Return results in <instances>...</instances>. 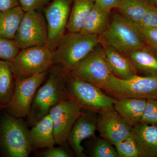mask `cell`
<instances>
[{
  "instance_id": "6da1fadb",
  "label": "cell",
  "mask_w": 157,
  "mask_h": 157,
  "mask_svg": "<svg viewBox=\"0 0 157 157\" xmlns=\"http://www.w3.org/2000/svg\"><path fill=\"white\" fill-rule=\"evenodd\" d=\"M49 71L45 83L37 90L27 116L33 126L48 115L52 108L68 98L67 71L58 66L52 67Z\"/></svg>"
},
{
  "instance_id": "7a4b0ae2",
  "label": "cell",
  "mask_w": 157,
  "mask_h": 157,
  "mask_svg": "<svg viewBox=\"0 0 157 157\" xmlns=\"http://www.w3.org/2000/svg\"><path fill=\"white\" fill-rule=\"evenodd\" d=\"M99 37L103 46L127 56L134 51L147 48L137 25L119 13L113 14L107 28Z\"/></svg>"
},
{
  "instance_id": "3957f363",
  "label": "cell",
  "mask_w": 157,
  "mask_h": 157,
  "mask_svg": "<svg viewBox=\"0 0 157 157\" xmlns=\"http://www.w3.org/2000/svg\"><path fill=\"white\" fill-rule=\"evenodd\" d=\"M100 43L98 35L68 32L53 49V65L70 72Z\"/></svg>"
},
{
  "instance_id": "277c9868",
  "label": "cell",
  "mask_w": 157,
  "mask_h": 157,
  "mask_svg": "<svg viewBox=\"0 0 157 157\" xmlns=\"http://www.w3.org/2000/svg\"><path fill=\"white\" fill-rule=\"evenodd\" d=\"M67 73L68 98L82 110L98 113L102 110L113 109L115 98L105 94L94 85Z\"/></svg>"
},
{
  "instance_id": "5b68a950",
  "label": "cell",
  "mask_w": 157,
  "mask_h": 157,
  "mask_svg": "<svg viewBox=\"0 0 157 157\" xmlns=\"http://www.w3.org/2000/svg\"><path fill=\"white\" fill-rule=\"evenodd\" d=\"M0 144L8 157H28L33 148L29 139V130L22 118L10 113L0 122Z\"/></svg>"
},
{
  "instance_id": "8992f818",
  "label": "cell",
  "mask_w": 157,
  "mask_h": 157,
  "mask_svg": "<svg viewBox=\"0 0 157 157\" xmlns=\"http://www.w3.org/2000/svg\"><path fill=\"white\" fill-rule=\"evenodd\" d=\"M11 63L15 79L49 71L53 65V50L47 45L21 49Z\"/></svg>"
},
{
  "instance_id": "52a82bcc",
  "label": "cell",
  "mask_w": 157,
  "mask_h": 157,
  "mask_svg": "<svg viewBox=\"0 0 157 157\" xmlns=\"http://www.w3.org/2000/svg\"><path fill=\"white\" fill-rule=\"evenodd\" d=\"M71 75L108 92L112 75L107 66L101 43L69 72Z\"/></svg>"
},
{
  "instance_id": "ba28073f",
  "label": "cell",
  "mask_w": 157,
  "mask_h": 157,
  "mask_svg": "<svg viewBox=\"0 0 157 157\" xmlns=\"http://www.w3.org/2000/svg\"><path fill=\"white\" fill-rule=\"evenodd\" d=\"M108 93L115 98L157 99V76L137 75L128 79L112 74Z\"/></svg>"
},
{
  "instance_id": "9c48e42d",
  "label": "cell",
  "mask_w": 157,
  "mask_h": 157,
  "mask_svg": "<svg viewBox=\"0 0 157 157\" xmlns=\"http://www.w3.org/2000/svg\"><path fill=\"white\" fill-rule=\"evenodd\" d=\"M14 40L20 50L33 46H49L48 27L44 16L37 10L25 12Z\"/></svg>"
},
{
  "instance_id": "30bf717a",
  "label": "cell",
  "mask_w": 157,
  "mask_h": 157,
  "mask_svg": "<svg viewBox=\"0 0 157 157\" xmlns=\"http://www.w3.org/2000/svg\"><path fill=\"white\" fill-rule=\"evenodd\" d=\"M48 71L21 79H15L14 93L8 111L14 117H27L37 90L47 78Z\"/></svg>"
},
{
  "instance_id": "8fae6325",
  "label": "cell",
  "mask_w": 157,
  "mask_h": 157,
  "mask_svg": "<svg viewBox=\"0 0 157 157\" xmlns=\"http://www.w3.org/2000/svg\"><path fill=\"white\" fill-rule=\"evenodd\" d=\"M82 111L81 107L69 98L51 109L48 114L53 123L56 144L63 145L67 141L71 129Z\"/></svg>"
},
{
  "instance_id": "7c38bea8",
  "label": "cell",
  "mask_w": 157,
  "mask_h": 157,
  "mask_svg": "<svg viewBox=\"0 0 157 157\" xmlns=\"http://www.w3.org/2000/svg\"><path fill=\"white\" fill-rule=\"evenodd\" d=\"M73 0H52L45 11L48 43L53 50L65 34Z\"/></svg>"
},
{
  "instance_id": "4fadbf2b",
  "label": "cell",
  "mask_w": 157,
  "mask_h": 157,
  "mask_svg": "<svg viewBox=\"0 0 157 157\" xmlns=\"http://www.w3.org/2000/svg\"><path fill=\"white\" fill-rule=\"evenodd\" d=\"M97 130L101 137L112 145L131 136L132 127L113 109L98 113Z\"/></svg>"
},
{
  "instance_id": "5bb4252c",
  "label": "cell",
  "mask_w": 157,
  "mask_h": 157,
  "mask_svg": "<svg viewBox=\"0 0 157 157\" xmlns=\"http://www.w3.org/2000/svg\"><path fill=\"white\" fill-rule=\"evenodd\" d=\"M97 113L83 110L73 125L67 141L76 156L86 157L82 143L95 136L97 130Z\"/></svg>"
},
{
  "instance_id": "9a60e30c",
  "label": "cell",
  "mask_w": 157,
  "mask_h": 157,
  "mask_svg": "<svg viewBox=\"0 0 157 157\" xmlns=\"http://www.w3.org/2000/svg\"><path fill=\"white\" fill-rule=\"evenodd\" d=\"M139 157H157V126L139 124L132 127Z\"/></svg>"
},
{
  "instance_id": "2e32d148",
  "label": "cell",
  "mask_w": 157,
  "mask_h": 157,
  "mask_svg": "<svg viewBox=\"0 0 157 157\" xmlns=\"http://www.w3.org/2000/svg\"><path fill=\"white\" fill-rule=\"evenodd\" d=\"M103 46L107 66L113 75L121 79H128L137 75L128 56L113 48Z\"/></svg>"
},
{
  "instance_id": "e0dca14e",
  "label": "cell",
  "mask_w": 157,
  "mask_h": 157,
  "mask_svg": "<svg viewBox=\"0 0 157 157\" xmlns=\"http://www.w3.org/2000/svg\"><path fill=\"white\" fill-rule=\"evenodd\" d=\"M147 100L139 98H116L113 109L132 127L140 124Z\"/></svg>"
},
{
  "instance_id": "ac0fdd59",
  "label": "cell",
  "mask_w": 157,
  "mask_h": 157,
  "mask_svg": "<svg viewBox=\"0 0 157 157\" xmlns=\"http://www.w3.org/2000/svg\"><path fill=\"white\" fill-rule=\"evenodd\" d=\"M29 139L33 149L51 148L56 144L53 123L48 114L29 130Z\"/></svg>"
},
{
  "instance_id": "d6986e66",
  "label": "cell",
  "mask_w": 157,
  "mask_h": 157,
  "mask_svg": "<svg viewBox=\"0 0 157 157\" xmlns=\"http://www.w3.org/2000/svg\"><path fill=\"white\" fill-rule=\"evenodd\" d=\"M110 14V11L94 3L79 32L85 35L100 36L109 25Z\"/></svg>"
},
{
  "instance_id": "ffe728a7",
  "label": "cell",
  "mask_w": 157,
  "mask_h": 157,
  "mask_svg": "<svg viewBox=\"0 0 157 157\" xmlns=\"http://www.w3.org/2000/svg\"><path fill=\"white\" fill-rule=\"evenodd\" d=\"M137 75L157 76V56L147 48L134 51L128 55Z\"/></svg>"
},
{
  "instance_id": "44dd1931",
  "label": "cell",
  "mask_w": 157,
  "mask_h": 157,
  "mask_svg": "<svg viewBox=\"0 0 157 157\" xmlns=\"http://www.w3.org/2000/svg\"><path fill=\"white\" fill-rule=\"evenodd\" d=\"M15 78L11 62L0 59V106L7 107L15 87Z\"/></svg>"
},
{
  "instance_id": "7402d4cb",
  "label": "cell",
  "mask_w": 157,
  "mask_h": 157,
  "mask_svg": "<svg viewBox=\"0 0 157 157\" xmlns=\"http://www.w3.org/2000/svg\"><path fill=\"white\" fill-rule=\"evenodd\" d=\"M25 12L20 6L0 11V36L14 39Z\"/></svg>"
},
{
  "instance_id": "603a6c76",
  "label": "cell",
  "mask_w": 157,
  "mask_h": 157,
  "mask_svg": "<svg viewBox=\"0 0 157 157\" xmlns=\"http://www.w3.org/2000/svg\"><path fill=\"white\" fill-rule=\"evenodd\" d=\"M94 3V0H73L67 26L68 32H80Z\"/></svg>"
},
{
  "instance_id": "cb8c5ba5",
  "label": "cell",
  "mask_w": 157,
  "mask_h": 157,
  "mask_svg": "<svg viewBox=\"0 0 157 157\" xmlns=\"http://www.w3.org/2000/svg\"><path fill=\"white\" fill-rule=\"evenodd\" d=\"M150 5L147 0H120L115 9L131 22L138 25Z\"/></svg>"
},
{
  "instance_id": "d4e9b609",
  "label": "cell",
  "mask_w": 157,
  "mask_h": 157,
  "mask_svg": "<svg viewBox=\"0 0 157 157\" xmlns=\"http://www.w3.org/2000/svg\"><path fill=\"white\" fill-rule=\"evenodd\" d=\"M90 152L93 157H118L116 150L112 144L104 138L94 140Z\"/></svg>"
},
{
  "instance_id": "484cf974",
  "label": "cell",
  "mask_w": 157,
  "mask_h": 157,
  "mask_svg": "<svg viewBox=\"0 0 157 157\" xmlns=\"http://www.w3.org/2000/svg\"><path fill=\"white\" fill-rule=\"evenodd\" d=\"M20 50L14 39L0 36V59L11 61Z\"/></svg>"
},
{
  "instance_id": "4316f807",
  "label": "cell",
  "mask_w": 157,
  "mask_h": 157,
  "mask_svg": "<svg viewBox=\"0 0 157 157\" xmlns=\"http://www.w3.org/2000/svg\"><path fill=\"white\" fill-rule=\"evenodd\" d=\"M114 146L118 157H139L137 147L132 135L125 140L116 144Z\"/></svg>"
},
{
  "instance_id": "83f0119b",
  "label": "cell",
  "mask_w": 157,
  "mask_h": 157,
  "mask_svg": "<svg viewBox=\"0 0 157 157\" xmlns=\"http://www.w3.org/2000/svg\"><path fill=\"white\" fill-rule=\"evenodd\" d=\"M140 124L157 126V99L147 100Z\"/></svg>"
},
{
  "instance_id": "f1b7e54d",
  "label": "cell",
  "mask_w": 157,
  "mask_h": 157,
  "mask_svg": "<svg viewBox=\"0 0 157 157\" xmlns=\"http://www.w3.org/2000/svg\"><path fill=\"white\" fill-rule=\"evenodd\" d=\"M137 25L142 34L147 48L157 56V29L147 28Z\"/></svg>"
},
{
  "instance_id": "f546056e",
  "label": "cell",
  "mask_w": 157,
  "mask_h": 157,
  "mask_svg": "<svg viewBox=\"0 0 157 157\" xmlns=\"http://www.w3.org/2000/svg\"><path fill=\"white\" fill-rule=\"evenodd\" d=\"M138 25L147 28L157 29V7L150 5Z\"/></svg>"
},
{
  "instance_id": "4dcf8cb0",
  "label": "cell",
  "mask_w": 157,
  "mask_h": 157,
  "mask_svg": "<svg viewBox=\"0 0 157 157\" xmlns=\"http://www.w3.org/2000/svg\"><path fill=\"white\" fill-rule=\"evenodd\" d=\"M19 6L25 12L38 10L43 8L48 3V0H17Z\"/></svg>"
},
{
  "instance_id": "1f68e13d",
  "label": "cell",
  "mask_w": 157,
  "mask_h": 157,
  "mask_svg": "<svg viewBox=\"0 0 157 157\" xmlns=\"http://www.w3.org/2000/svg\"><path fill=\"white\" fill-rule=\"evenodd\" d=\"M43 157H69L71 155L63 147H52L46 149L40 155Z\"/></svg>"
},
{
  "instance_id": "d6a6232c",
  "label": "cell",
  "mask_w": 157,
  "mask_h": 157,
  "mask_svg": "<svg viewBox=\"0 0 157 157\" xmlns=\"http://www.w3.org/2000/svg\"><path fill=\"white\" fill-rule=\"evenodd\" d=\"M120 1V0H94L95 3L110 11L113 9L116 8Z\"/></svg>"
},
{
  "instance_id": "836d02e7",
  "label": "cell",
  "mask_w": 157,
  "mask_h": 157,
  "mask_svg": "<svg viewBox=\"0 0 157 157\" xmlns=\"http://www.w3.org/2000/svg\"><path fill=\"white\" fill-rule=\"evenodd\" d=\"M19 6L17 0H0V11L8 10Z\"/></svg>"
},
{
  "instance_id": "e575fe53",
  "label": "cell",
  "mask_w": 157,
  "mask_h": 157,
  "mask_svg": "<svg viewBox=\"0 0 157 157\" xmlns=\"http://www.w3.org/2000/svg\"><path fill=\"white\" fill-rule=\"evenodd\" d=\"M149 4L157 7V0H147Z\"/></svg>"
},
{
  "instance_id": "d590c367",
  "label": "cell",
  "mask_w": 157,
  "mask_h": 157,
  "mask_svg": "<svg viewBox=\"0 0 157 157\" xmlns=\"http://www.w3.org/2000/svg\"><path fill=\"white\" fill-rule=\"evenodd\" d=\"M5 108V107H3V106H0V110H1V109H2L3 108Z\"/></svg>"
}]
</instances>
